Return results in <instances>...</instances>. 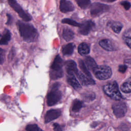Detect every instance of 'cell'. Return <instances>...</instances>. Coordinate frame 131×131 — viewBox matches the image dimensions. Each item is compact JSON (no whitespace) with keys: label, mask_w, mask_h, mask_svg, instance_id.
<instances>
[{"label":"cell","mask_w":131,"mask_h":131,"mask_svg":"<svg viewBox=\"0 0 131 131\" xmlns=\"http://www.w3.org/2000/svg\"><path fill=\"white\" fill-rule=\"evenodd\" d=\"M17 26L20 35L24 40L32 42L37 39L38 36L37 31L32 25L19 20L17 22Z\"/></svg>","instance_id":"obj_1"},{"label":"cell","mask_w":131,"mask_h":131,"mask_svg":"<svg viewBox=\"0 0 131 131\" xmlns=\"http://www.w3.org/2000/svg\"><path fill=\"white\" fill-rule=\"evenodd\" d=\"M103 90L105 94L111 99L116 101H120L123 97L119 90L118 85L116 81L104 85Z\"/></svg>","instance_id":"obj_2"},{"label":"cell","mask_w":131,"mask_h":131,"mask_svg":"<svg viewBox=\"0 0 131 131\" xmlns=\"http://www.w3.org/2000/svg\"><path fill=\"white\" fill-rule=\"evenodd\" d=\"M59 83L56 82L53 85L51 91L47 96V104L48 106H52L56 104L61 98V93L59 90Z\"/></svg>","instance_id":"obj_3"},{"label":"cell","mask_w":131,"mask_h":131,"mask_svg":"<svg viewBox=\"0 0 131 131\" xmlns=\"http://www.w3.org/2000/svg\"><path fill=\"white\" fill-rule=\"evenodd\" d=\"M92 72L97 79L102 80L110 78L112 75L111 68L107 66H97Z\"/></svg>","instance_id":"obj_4"},{"label":"cell","mask_w":131,"mask_h":131,"mask_svg":"<svg viewBox=\"0 0 131 131\" xmlns=\"http://www.w3.org/2000/svg\"><path fill=\"white\" fill-rule=\"evenodd\" d=\"M9 5L16 12L24 21H29L32 19L31 16L25 12L16 0H8Z\"/></svg>","instance_id":"obj_5"},{"label":"cell","mask_w":131,"mask_h":131,"mask_svg":"<svg viewBox=\"0 0 131 131\" xmlns=\"http://www.w3.org/2000/svg\"><path fill=\"white\" fill-rule=\"evenodd\" d=\"M110 7L107 5L99 3H94L91 6L90 13L92 16L96 17L108 11Z\"/></svg>","instance_id":"obj_6"},{"label":"cell","mask_w":131,"mask_h":131,"mask_svg":"<svg viewBox=\"0 0 131 131\" xmlns=\"http://www.w3.org/2000/svg\"><path fill=\"white\" fill-rule=\"evenodd\" d=\"M112 109L115 116L118 118L124 117L127 112L125 103L121 101L114 103L112 105Z\"/></svg>","instance_id":"obj_7"},{"label":"cell","mask_w":131,"mask_h":131,"mask_svg":"<svg viewBox=\"0 0 131 131\" xmlns=\"http://www.w3.org/2000/svg\"><path fill=\"white\" fill-rule=\"evenodd\" d=\"M95 27V23L91 20H87L81 24L79 27V32L83 35H88Z\"/></svg>","instance_id":"obj_8"},{"label":"cell","mask_w":131,"mask_h":131,"mask_svg":"<svg viewBox=\"0 0 131 131\" xmlns=\"http://www.w3.org/2000/svg\"><path fill=\"white\" fill-rule=\"evenodd\" d=\"M61 114V111L59 110L52 109L47 112L45 116V123H48L53 120L58 118Z\"/></svg>","instance_id":"obj_9"},{"label":"cell","mask_w":131,"mask_h":131,"mask_svg":"<svg viewBox=\"0 0 131 131\" xmlns=\"http://www.w3.org/2000/svg\"><path fill=\"white\" fill-rule=\"evenodd\" d=\"M64 64L66 71L69 75L77 74L78 71L77 68V64L74 61L72 60H68L65 62Z\"/></svg>","instance_id":"obj_10"},{"label":"cell","mask_w":131,"mask_h":131,"mask_svg":"<svg viewBox=\"0 0 131 131\" xmlns=\"http://www.w3.org/2000/svg\"><path fill=\"white\" fill-rule=\"evenodd\" d=\"M59 9L61 12L67 13L73 11L75 7L71 2L68 0H60Z\"/></svg>","instance_id":"obj_11"},{"label":"cell","mask_w":131,"mask_h":131,"mask_svg":"<svg viewBox=\"0 0 131 131\" xmlns=\"http://www.w3.org/2000/svg\"><path fill=\"white\" fill-rule=\"evenodd\" d=\"M78 78L81 82V84L83 85H93L95 84V81L92 78L86 75H84L81 72H78L76 74Z\"/></svg>","instance_id":"obj_12"},{"label":"cell","mask_w":131,"mask_h":131,"mask_svg":"<svg viewBox=\"0 0 131 131\" xmlns=\"http://www.w3.org/2000/svg\"><path fill=\"white\" fill-rule=\"evenodd\" d=\"M99 44L103 49L108 51H113L116 50L113 43L108 39L101 40L99 42Z\"/></svg>","instance_id":"obj_13"},{"label":"cell","mask_w":131,"mask_h":131,"mask_svg":"<svg viewBox=\"0 0 131 131\" xmlns=\"http://www.w3.org/2000/svg\"><path fill=\"white\" fill-rule=\"evenodd\" d=\"M64 62L63 60L61 59L59 55L56 56L51 66V70L54 71H61L62 70V67L63 66Z\"/></svg>","instance_id":"obj_14"},{"label":"cell","mask_w":131,"mask_h":131,"mask_svg":"<svg viewBox=\"0 0 131 131\" xmlns=\"http://www.w3.org/2000/svg\"><path fill=\"white\" fill-rule=\"evenodd\" d=\"M67 81L68 83L76 90H78L81 88L80 83L76 78H75L74 75H69Z\"/></svg>","instance_id":"obj_15"},{"label":"cell","mask_w":131,"mask_h":131,"mask_svg":"<svg viewBox=\"0 0 131 131\" xmlns=\"http://www.w3.org/2000/svg\"><path fill=\"white\" fill-rule=\"evenodd\" d=\"M11 39V33L10 31L6 29L1 35L0 44L1 45H7Z\"/></svg>","instance_id":"obj_16"},{"label":"cell","mask_w":131,"mask_h":131,"mask_svg":"<svg viewBox=\"0 0 131 131\" xmlns=\"http://www.w3.org/2000/svg\"><path fill=\"white\" fill-rule=\"evenodd\" d=\"M75 47V44L73 43H69L64 45L62 48V53L64 55H70L73 53Z\"/></svg>","instance_id":"obj_17"},{"label":"cell","mask_w":131,"mask_h":131,"mask_svg":"<svg viewBox=\"0 0 131 131\" xmlns=\"http://www.w3.org/2000/svg\"><path fill=\"white\" fill-rule=\"evenodd\" d=\"M62 37L64 40L67 41H70L74 37V32L68 28H65L63 30Z\"/></svg>","instance_id":"obj_18"},{"label":"cell","mask_w":131,"mask_h":131,"mask_svg":"<svg viewBox=\"0 0 131 131\" xmlns=\"http://www.w3.org/2000/svg\"><path fill=\"white\" fill-rule=\"evenodd\" d=\"M122 38L126 45L131 49V28L128 29L124 32Z\"/></svg>","instance_id":"obj_19"},{"label":"cell","mask_w":131,"mask_h":131,"mask_svg":"<svg viewBox=\"0 0 131 131\" xmlns=\"http://www.w3.org/2000/svg\"><path fill=\"white\" fill-rule=\"evenodd\" d=\"M122 92L125 93H131V77L128 78L120 87Z\"/></svg>","instance_id":"obj_20"},{"label":"cell","mask_w":131,"mask_h":131,"mask_svg":"<svg viewBox=\"0 0 131 131\" xmlns=\"http://www.w3.org/2000/svg\"><path fill=\"white\" fill-rule=\"evenodd\" d=\"M78 53L81 55L88 54L90 53V49L89 46L84 42L81 43L78 48Z\"/></svg>","instance_id":"obj_21"},{"label":"cell","mask_w":131,"mask_h":131,"mask_svg":"<svg viewBox=\"0 0 131 131\" xmlns=\"http://www.w3.org/2000/svg\"><path fill=\"white\" fill-rule=\"evenodd\" d=\"M84 61L88 68L92 71H93V70L97 66L94 59L90 56L85 57L84 58Z\"/></svg>","instance_id":"obj_22"},{"label":"cell","mask_w":131,"mask_h":131,"mask_svg":"<svg viewBox=\"0 0 131 131\" xmlns=\"http://www.w3.org/2000/svg\"><path fill=\"white\" fill-rule=\"evenodd\" d=\"M110 27L114 32L116 33H119L122 30L123 26L120 22L113 21L110 23Z\"/></svg>","instance_id":"obj_23"},{"label":"cell","mask_w":131,"mask_h":131,"mask_svg":"<svg viewBox=\"0 0 131 131\" xmlns=\"http://www.w3.org/2000/svg\"><path fill=\"white\" fill-rule=\"evenodd\" d=\"M63 76V72L62 70L54 71L51 70L50 71V77L53 80H56L60 78Z\"/></svg>","instance_id":"obj_24"},{"label":"cell","mask_w":131,"mask_h":131,"mask_svg":"<svg viewBox=\"0 0 131 131\" xmlns=\"http://www.w3.org/2000/svg\"><path fill=\"white\" fill-rule=\"evenodd\" d=\"M83 103L79 100L76 99L73 101L72 105V111L74 112H78L82 107Z\"/></svg>","instance_id":"obj_25"},{"label":"cell","mask_w":131,"mask_h":131,"mask_svg":"<svg viewBox=\"0 0 131 131\" xmlns=\"http://www.w3.org/2000/svg\"><path fill=\"white\" fill-rule=\"evenodd\" d=\"M77 5L83 9L88 8L91 5V0H75Z\"/></svg>","instance_id":"obj_26"},{"label":"cell","mask_w":131,"mask_h":131,"mask_svg":"<svg viewBox=\"0 0 131 131\" xmlns=\"http://www.w3.org/2000/svg\"><path fill=\"white\" fill-rule=\"evenodd\" d=\"M79 68H80V69L82 70V71L88 76L90 77H92L91 74H90V72L89 71L88 69H87L86 66H85V63L84 62V61L83 60H82L81 59H79Z\"/></svg>","instance_id":"obj_27"},{"label":"cell","mask_w":131,"mask_h":131,"mask_svg":"<svg viewBox=\"0 0 131 131\" xmlns=\"http://www.w3.org/2000/svg\"><path fill=\"white\" fill-rule=\"evenodd\" d=\"M61 23H63V24H69L70 25L74 26V27H80L81 24H79L77 22H76V21L72 19H70V18H64L63 19H62L61 20Z\"/></svg>","instance_id":"obj_28"},{"label":"cell","mask_w":131,"mask_h":131,"mask_svg":"<svg viewBox=\"0 0 131 131\" xmlns=\"http://www.w3.org/2000/svg\"><path fill=\"white\" fill-rule=\"evenodd\" d=\"M26 130L28 131H39L42 130L37 124H29L26 127Z\"/></svg>","instance_id":"obj_29"},{"label":"cell","mask_w":131,"mask_h":131,"mask_svg":"<svg viewBox=\"0 0 131 131\" xmlns=\"http://www.w3.org/2000/svg\"><path fill=\"white\" fill-rule=\"evenodd\" d=\"M83 98L85 100L90 101H92L95 98V95L94 93H85L83 94Z\"/></svg>","instance_id":"obj_30"},{"label":"cell","mask_w":131,"mask_h":131,"mask_svg":"<svg viewBox=\"0 0 131 131\" xmlns=\"http://www.w3.org/2000/svg\"><path fill=\"white\" fill-rule=\"evenodd\" d=\"M121 5L126 10H128L131 7V4H130V2H128V1H124L121 2Z\"/></svg>","instance_id":"obj_31"},{"label":"cell","mask_w":131,"mask_h":131,"mask_svg":"<svg viewBox=\"0 0 131 131\" xmlns=\"http://www.w3.org/2000/svg\"><path fill=\"white\" fill-rule=\"evenodd\" d=\"M5 60L4 51L2 49H0V61L1 64H2Z\"/></svg>","instance_id":"obj_32"},{"label":"cell","mask_w":131,"mask_h":131,"mask_svg":"<svg viewBox=\"0 0 131 131\" xmlns=\"http://www.w3.org/2000/svg\"><path fill=\"white\" fill-rule=\"evenodd\" d=\"M127 67L125 64V65H120L119 67V70H118L120 72H121V73H123L125 72Z\"/></svg>","instance_id":"obj_33"},{"label":"cell","mask_w":131,"mask_h":131,"mask_svg":"<svg viewBox=\"0 0 131 131\" xmlns=\"http://www.w3.org/2000/svg\"><path fill=\"white\" fill-rule=\"evenodd\" d=\"M53 129L54 130H61L62 128L61 127V126L58 124V123H54L53 125Z\"/></svg>","instance_id":"obj_34"},{"label":"cell","mask_w":131,"mask_h":131,"mask_svg":"<svg viewBox=\"0 0 131 131\" xmlns=\"http://www.w3.org/2000/svg\"><path fill=\"white\" fill-rule=\"evenodd\" d=\"M7 21L6 24L8 25H10L12 22V17L9 14H7Z\"/></svg>","instance_id":"obj_35"},{"label":"cell","mask_w":131,"mask_h":131,"mask_svg":"<svg viewBox=\"0 0 131 131\" xmlns=\"http://www.w3.org/2000/svg\"><path fill=\"white\" fill-rule=\"evenodd\" d=\"M124 64L127 67L131 68V59H127L124 60Z\"/></svg>","instance_id":"obj_36"},{"label":"cell","mask_w":131,"mask_h":131,"mask_svg":"<svg viewBox=\"0 0 131 131\" xmlns=\"http://www.w3.org/2000/svg\"><path fill=\"white\" fill-rule=\"evenodd\" d=\"M104 2H109V3H111V2H113L116 0H102Z\"/></svg>","instance_id":"obj_37"}]
</instances>
